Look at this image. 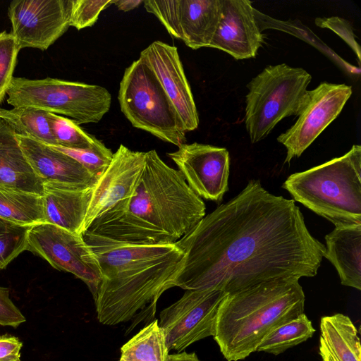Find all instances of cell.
Wrapping results in <instances>:
<instances>
[{"mask_svg": "<svg viewBox=\"0 0 361 361\" xmlns=\"http://www.w3.org/2000/svg\"><path fill=\"white\" fill-rule=\"evenodd\" d=\"M175 243L183 256L170 288L228 294L276 279L314 276L325 251L295 201L253 179Z\"/></svg>", "mask_w": 361, "mask_h": 361, "instance_id": "1", "label": "cell"}, {"mask_svg": "<svg viewBox=\"0 0 361 361\" xmlns=\"http://www.w3.org/2000/svg\"><path fill=\"white\" fill-rule=\"evenodd\" d=\"M206 207L178 170L156 150L145 152L133 195L97 217L87 231L135 245L173 244L204 216Z\"/></svg>", "mask_w": 361, "mask_h": 361, "instance_id": "2", "label": "cell"}, {"mask_svg": "<svg viewBox=\"0 0 361 361\" xmlns=\"http://www.w3.org/2000/svg\"><path fill=\"white\" fill-rule=\"evenodd\" d=\"M82 236L96 255L102 282L94 301L98 321L114 326L154 318L183 256L176 245H135L88 231Z\"/></svg>", "mask_w": 361, "mask_h": 361, "instance_id": "3", "label": "cell"}, {"mask_svg": "<svg viewBox=\"0 0 361 361\" xmlns=\"http://www.w3.org/2000/svg\"><path fill=\"white\" fill-rule=\"evenodd\" d=\"M305 301L295 277L228 294L219 306L213 338L227 361L244 360L273 329L305 313Z\"/></svg>", "mask_w": 361, "mask_h": 361, "instance_id": "4", "label": "cell"}, {"mask_svg": "<svg viewBox=\"0 0 361 361\" xmlns=\"http://www.w3.org/2000/svg\"><path fill=\"white\" fill-rule=\"evenodd\" d=\"M282 187L335 227L361 224V146L344 155L289 176Z\"/></svg>", "mask_w": 361, "mask_h": 361, "instance_id": "5", "label": "cell"}, {"mask_svg": "<svg viewBox=\"0 0 361 361\" xmlns=\"http://www.w3.org/2000/svg\"><path fill=\"white\" fill-rule=\"evenodd\" d=\"M311 75L286 63L269 65L247 85L245 124L252 143L265 138L286 117L298 116Z\"/></svg>", "mask_w": 361, "mask_h": 361, "instance_id": "6", "label": "cell"}, {"mask_svg": "<svg viewBox=\"0 0 361 361\" xmlns=\"http://www.w3.org/2000/svg\"><path fill=\"white\" fill-rule=\"evenodd\" d=\"M6 94L13 108L33 107L64 115L78 125L98 123L111 104L110 92L102 86L51 78L13 77Z\"/></svg>", "mask_w": 361, "mask_h": 361, "instance_id": "7", "label": "cell"}, {"mask_svg": "<svg viewBox=\"0 0 361 361\" xmlns=\"http://www.w3.org/2000/svg\"><path fill=\"white\" fill-rule=\"evenodd\" d=\"M118 99L122 113L133 126L177 147L185 143L186 133L175 109L140 59L126 68Z\"/></svg>", "mask_w": 361, "mask_h": 361, "instance_id": "8", "label": "cell"}, {"mask_svg": "<svg viewBox=\"0 0 361 361\" xmlns=\"http://www.w3.org/2000/svg\"><path fill=\"white\" fill-rule=\"evenodd\" d=\"M27 250L45 259L59 271L69 272L83 281L94 300L102 282L95 254L82 234L44 223L30 227Z\"/></svg>", "mask_w": 361, "mask_h": 361, "instance_id": "9", "label": "cell"}, {"mask_svg": "<svg viewBox=\"0 0 361 361\" xmlns=\"http://www.w3.org/2000/svg\"><path fill=\"white\" fill-rule=\"evenodd\" d=\"M228 293L217 289L186 290L159 314L169 352H182L190 345L213 336L218 310Z\"/></svg>", "mask_w": 361, "mask_h": 361, "instance_id": "10", "label": "cell"}, {"mask_svg": "<svg viewBox=\"0 0 361 361\" xmlns=\"http://www.w3.org/2000/svg\"><path fill=\"white\" fill-rule=\"evenodd\" d=\"M351 94L350 85L328 82L307 91L298 120L277 137L286 148L285 163L301 156L340 114Z\"/></svg>", "mask_w": 361, "mask_h": 361, "instance_id": "11", "label": "cell"}, {"mask_svg": "<svg viewBox=\"0 0 361 361\" xmlns=\"http://www.w3.org/2000/svg\"><path fill=\"white\" fill-rule=\"evenodd\" d=\"M72 0H14L8 8L18 49L47 50L70 27Z\"/></svg>", "mask_w": 361, "mask_h": 361, "instance_id": "12", "label": "cell"}, {"mask_svg": "<svg viewBox=\"0 0 361 361\" xmlns=\"http://www.w3.org/2000/svg\"><path fill=\"white\" fill-rule=\"evenodd\" d=\"M167 155L200 197L220 202L228 190L230 157L224 147L184 143Z\"/></svg>", "mask_w": 361, "mask_h": 361, "instance_id": "13", "label": "cell"}, {"mask_svg": "<svg viewBox=\"0 0 361 361\" xmlns=\"http://www.w3.org/2000/svg\"><path fill=\"white\" fill-rule=\"evenodd\" d=\"M139 59L156 77L185 132L196 130L199 116L177 47L157 40L140 52Z\"/></svg>", "mask_w": 361, "mask_h": 361, "instance_id": "14", "label": "cell"}, {"mask_svg": "<svg viewBox=\"0 0 361 361\" xmlns=\"http://www.w3.org/2000/svg\"><path fill=\"white\" fill-rule=\"evenodd\" d=\"M145 161V152L119 145L109 166L92 188L83 233L97 217L133 195Z\"/></svg>", "mask_w": 361, "mask_h": 361, "instance_id": "15", "label": "cell"}, {"mask_svg": "<svg viewBox=\"0 0 361 361\" xmlns=\"http://www.w3.org/2000/svg\"><path fill=\"white\" fill-rule=\"evenodd\" d=\"M256 11L249 0H221L220 19L209 47L237 60L255 57L264 42Z\"/></svg>", "mask_w": 361, "mask_h": 361, "instance_id": "16", "label": "cell"}, {"mask_svg": "<svg viewBox=\"0 0 361 361\" xmlns=\"http://www.w3.org/2000/svg\"><path fill=\"white\" fill-rule=\"evenodd\" d=\"M16 137L43 185L86 189L92 188L97 183V178L70 156L18 133Z\"/></svg>", "mask_w": 361, "mask_h": 361, "instance_id": "17", "label": "cell"}, {"mask_svg": "<svg viewBox=\"0 0 361 361\" xmlns=\"http://www.w3.org/2000/svg\"><path fill=\"white\" fill-rule=\"evenodd\" d=\"M324 257L335 267L342 285L361 290V224L335 227L325 236Z\"/></svg>", "mask_w": 361, "mask_h": 361, "instance_id": "18", "label": "cell"}, {"mask_svg": "<svg viewBox=\"0 0 361 361\" xmlns=\"http://www.w3.org/2000/svg\"><path fill=\"white\" fill-rule=\"evenodd\" d=\"M0 186L43 195L44 185L27 161L16 131L0 119Z\"/></svg>", "mask_w": 361, "mask_h": 361, "instance_id": "19", "label": "cell"}, {"mask_svg": "<svg viewBox=\"0 0 361 361\" xmlns=\"http://www.w3.org/2000/svg\"><path fill=\"white\" fill-rule=\"evenodd\" d=\"M92 188L73 189L44 185L45 223L82 234Z\"/></svg>", "mask_w": 361, "mask_h": 361, "instance_id": "20", "label": "cell"}, {"mask_svg": "<svg viewBox=\"0 0 361 361\" xmlns=\"http://www.w3.org/2000/svg\"><path fill=\"white\" fill-rule=\"evenodd\" d=\"M221 15V0H178L180 39L192 49L209 47Z\"/></svg>", "mask_w": 361, "mask_h": 361, "instance_id": "21", "label": "cell"}, {"mask_svg": "<svg viewBox=\"0 0 361 361\" xmlns=\"http://www.w3.org/2000/svg\"><path fill=\"white\" fill-rule=\"evenodd\" d=\"M319 328L323 361H361L358 331L349 317L341 313L322 317Z\"/></svg>", "mask_w": 361, "mask_h": 361, "instance_id": "22", "label": "cell"}, {"mask_svg": "<svg viewBox=\"0 0 361 361\" xmlns=\"http://www.w3.org/2000/svg\"><path fill=\"white\" fill-rule=\"evenodd\" d=\"M0 219L27 227L45 223L42 196L0 186Z\"/></svg>", "mask_w": 361, "mask_h": 361, "instance_id": "23", "label": "cell"}, {"mask_svg": "<svg viewBox=\"0 0 361 361\" xmlns=\"http://www.w3.org/2000/svg\"><path fill=\"white\" fill-rule=\"evenodd\" d=\"M158 319L148 323L121 348L119 361H166L169 350Z\"/></svg>", "mask_w": 361, "mask_h": 361, "instance_id": "24", "label": "cell"}, {"mask_svg": "<svg viewBox=\"0 0 361 361\" xmlns=\"http://www.w3.org/2000/svg\"><path fill=\"white\" fill-rule=\"evenodd\" d=\"M47 113L33 107L11 109L0 108V119L6 122L19 135L47 145H56L51 131Z\"/></svg>", "mask_w": 361, "mask_h": 361, "instance_id": "25", "label": "cell"}, {"mask_svg": "<svg viewBox=\"0 0 361 361\" xmlns=\"http://www.w3.org/2000/svg\"><path fill=\"white\" fill-rule=\"evenodd\" d=\"M314 332L312 322L303 313L273 329L262 339L256 351L278 355L307 341Z\"/></svg>", "mask_w": 361, "mask_h": 361, "instance_id": "26", "label": "cell"}, {"mask_svg": "<svg viewBox=\"0 0 361 361\" xmlns=\"http://www.w3.org/2000/svg\"><path fill=\"white\" fill-rule=\"evenodd\" d=\"M47 117L57 146L85 149L94 147L102 143L94 136L85 132L71 118L50 112L47 113Z\"/></svg>", "mask_w": 361, "mask_h": 361, "instance_id": "27", "label": "cell"}, {"mask_svg": "<svg viewBox=\"0 0 361 361\" xmlns=\"http://www.w3.org/2000/svg\"><path fill=\"white\" fill-rule=\"evenodd\" d=\"M29 228L0 219V270L27 250Z\"/></svg>", "mask_w": 361, "mask_h": 361, "instance_id": "28", "label": "cell"}, {"mask_svg": "<svg viewBox=\"0 0 361 361\" xmlns=\"http://www.w3.org/2000/svg\"><path fill=\"white\" fill-rule=\"evenodd\" d=\"M49 146L73 158L97 179L109 166L114 154L102 142L94 147L85 149H69L57 145Z\"/></svg>", "mask_w": 361, "mask_h": 361, "instance_id": "29", "label": "cell"}, {"mask_svg": "<svg viewBox=\"0 0 361 361\" xmlns=\"http://www.w3.org/2000/svg\"><path fill=\"white\" fill-rule=\"evenodd\" d=\"M19 51L11 32L0 33V105L13 78Z\"/></svg>", "mask_w": 361, "mask_h": 361, "instance_id": "30", "label": "cell"}, {"mask_svg": "<svg viewBox=\"0 0 361 361\" xmlns=\"http://www.w3.org/2000/svg\"><path fill=\"white\" fill-rule=\"evenodd\" d=\"M114 0H72L70 26L80 30L92 26Z\"/></svg>", "mask_w": 361, "mask_h": 361, "instance_id": "31", "label": "cell"}, {"mask_svg": "<svg viewBox=\"0 0 361 361\" xmlns=\"http://www.w3.org/2000/svg\"><path fill=\"white\" fill-rule=\"evenodd\" d=\"M143 4L146 11L154 15L171 36L180 39L178 0H145Z\"/></svg>", "mask_w": 361, "mask_h": 361, "instance_id": "32", "label": "cell"}, {"mask_svg": "<svg viewBox=\"0 0 361 361\" xmlns=\"http://www.w3.org/2000/svg\"><path fill=\"white\" fill-rule=\"evenodd\" d=\"M315 24L322 28H328L334 31L344 40L356 54L358 61L361 60L360 47L355 40L353 27L349 21L338 17L317 18Z\"/></svg>", "mask_w": 361, "mask_h": 361, "instance_id": "33", "label": "cell"}, {"mask_svg": "<svg viewBox=\"0 0 361 361\" xmlns=\"http://www.w3.org/2000/svg\"><path fill=\"white\" fill-rule=\"evenodd\" d=\"M26 321L9 296V290L0 286V325L17 328Z\"/></svg>", "mask_w": 361, "mask_h": 361, "instance_id": "34", "label": "cell"}, {"mask_svg": "<svg viewBox=\"0 0 361 361\" xmlns=\"http://www.w3.org/2000/svg\"><path fill=\"white\" fill-rule=\"evenodd\" d=\"M22 342L18 338L11 335L0 336V361H16L20 360Z\"/></svg>", "mask_w": 361, "mask_h": 361, "instance_id": "35", "label": "cell"}, {"mask_svg": "<svg viewBox=\"0 0 361 361\" xmlns=\"http://www.w3.org/2000/svg\"><path fill=\"white\" fill-rule=\"evenodd\" d=\"M143 1L142 0H114V4L118 10L127 12L137 8Z\"/></svg>", "mask_w": 361, "mask_h": 361, "instance_id": "36", "label": "cell"}, {"mask_svg": "<svg viewBox=\"0 0 361 361\" xmlns=\"http://www.w3.org/2000/svg\"><path fill=\"white\" fill-rule=\"evenodd\" d=\"M166 361H201L195 353H186L185 351L169 355Z\"/></svg>", "mask_w": 361, "mask_h": 361, "instance_id": "37", "label": "cell"}, {"mask_svg": "<svg viewBox=\"0 0 361 361\" xmlns=\"http://www.w3.org/2000/svg\"><path fill=\"white\" fill-rule=\"evenodd\" d=\"M16 361H21V360H20H20H16Z\"/></svg>", "mask_w": 361, "mask_h": 361, "instance_id": "38", "label": "cell"}]
</instances>
